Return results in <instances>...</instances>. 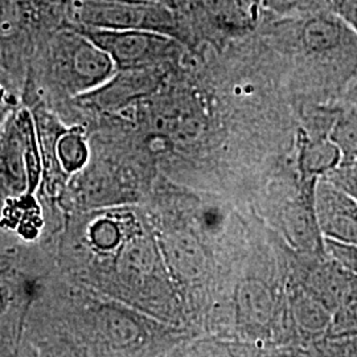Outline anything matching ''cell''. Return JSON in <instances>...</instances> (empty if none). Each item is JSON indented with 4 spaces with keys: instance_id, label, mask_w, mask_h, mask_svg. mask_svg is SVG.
I'll use <instances>...</instances> for the list:
<instances>
[{
    "instance_id": "1",
    "label": "cell",
    "mask_w": 357,
    "mask_h": 357,
    "mask_svg": "<svg viewBox=\"0 0 357 357\" xmlns=\"http://www.w3.org/2000/svg\"><path fill=\"white\" fill-rule=\"evenodd\" d=\"M281 20V38L321 78L337 86L356 75L357 35L331 10Z\"/></svg>"
},
{
    "instance_id": "2",
    "label": "cell",
    "mask_w": 357,
    "mask_h": 357,
    "mask_svg": "<svg viewBox=\"0 0 357 357\" xmlns=\"http://www.w3.org/2000/svg\"><path fill=\"white\" fill-rule=\"evenodd\" d=\"M69 24L93 29L149 31L187 43L192 32L184 13L150 0H70Z\"/></svg>"
},
{
    "instance_id": "3",
    "label": "cell",
    "mask_w": 357,
    "mask_h": 357,
    "mask_svg": "<svg viewBox=\"0 0 357 357\" xmlns=\"http://www.w3.org/2000/svg\"><path fill=\"white\" fill-rule=\"evenodd\" d=\"M77 28L106 52L119 70L163 64L178 53L181 44L176 38L149 31Z\"/></svg>"
},
{
    "instance_id": "4",
    "label": "cell",
    "mask_w": 357,
    "mask_h": 357,
    "mask_svg": "<svg viewBox=\"0 0 357 357\" xmlns=\"http://www.w3.org/2000/svg\"><path fill=\"white\" fill-rule=\"evenodd\" d=\"M54 35L52 52L56 64L73 88L90 89L110 79L115 69L113 60L84 32L69 24Z\"/></svg>"
},
{
    "instance_id": "5",
    "label": "cell",
    "mask_w": 357,
    "mask_h": 357,
    "mask_svg": "<svg viewBox=\"0 0 357 357\" xmlns=\"http://www.w3.org/2000/svg\"><path fill=\"white\" fill-rule=\"evenodd\" d=\"M314 211L323 238L357 245V202L324 178L314 187Z\"/></svg>"
},
{
    "instance_id": "6",
    "label": "cell",
    "mask_w": 357,
    "mask_h": 357,
    "mask_svg": "<svg viewBox=\"0 0 357 357\" xmlns=\"http://www.w3.org/2000/svg\"><path fill=\"white\" fill-rule=\"evenodd\" d=\"M206 20L225 35H243L259 26L262 0H197Z\"/></svg>"
},
{
    "instance_id": "7",
    "label": "cell",
    "mask_w": 357,
    "mask_h": 357,
    "mask_svg": "<svg viewBox=\"0 0 357 357\" xmlns=\"http://www.w3.org/2000/svg\"><path fill=\"white\" fill-rule=\"evenodd\" d=\"M236 305L245 324L264 328L274 319V295L266 283L258 280L241 282L236 293Z\"/></svg>"
},
{
    "instance_id": "8",
    "label": "cell",
    "mask_w": 357,
    "mask_h": 357,
    "mask_svg": "<svg viewBox=\"0 0 357 357\" xmlns=\"http://www.w3.org/2000/svg\"><path fill=\"white\" fill-rule=\"evenodd\" d=\"M298 162L305 178H318L331 171L342 160L339 149L327 137H311L301 132L298 137Z\"/></svg>"
},
{
    "instance_id": "9",
    "label": "cell",
    "mask_w": 357,
    "mask_h": 357,
    "mask_svg": "<svg viewBox=\"0 0 357 357\" xmlns=\"http://www.w3.org/2000/svg\"><path fill=\"white\" fill-rule=\"evenodd\" d=\"M163 249L174 270L183 278L196 280L204 274L206 255L200 243L188 233L167 236Z\"/></svg>"
},
{
    "instance_id": "10",
    "label": "cell",
    "mask_w": 357,
    "mask_h": 357,
    "mask_svg": "<svg viewBox=\"0 0 357 357\" xmlns=\"http://www.w3.org/2000/svg\"><path fill=\"white\" fill-rule=\"evenodd\" d=\"M332 311L305 289L295 290L290 301V319L301 332L308 336H324Z\"/></svg>"
},
{
    "instance_id": "11",
    "label": "cell",
    "mask_w": 357,
    "mask_h": 357,
    "mask_svg": "<svg viewBox=\"0 0 357 357\" xmlns=\"http://www.w3.org/2000/svg\"><path fill=\"white\" fill-rule=\"evenodd\" d=\"M327 138L339 149L342 160L357 158V103L332 110Z\"/></svg>"
},
{
    "instance_id": "12",
    "label": "cell",
    "mask_w": 357,
    "mask_h": 357,
    "mask_svg": "<svg viewBox=\"0 0 357 357\" xmlns=\"http://www.w3.org/2000/svg\"><path fill=\"white\" fill-rule=\"evenodd\" d=\"M155 261L153 246L144 240H134L122 249L118 268L130 280L142 281L153 273Z\"/></svg>"
},
{
    "instance_id": "13",
    "label": "cell",
    "mask_w": 357,
    "mask_h": 357,
    "mask_svg": "<svg viewBox=\"0 0 357 357\" xmlns=\"http://www.w3.org/2000/svg\"><path fill=\"white\" fill-rule=\"evenodd\" d=\"M101 330L107 342L118 349L131 348L141 340V327L126 314L107 310L101 317Z\"/></svg>"
},
{
    "instance_id": "14",
    "label": "cell",
    "mask_w": 357,
    "mask_h": 357,
    "mask_svg": "<svg viewBox=\"0 0 357 357\" xmlns=\"http://www.w3.org/2000/svg\"><path fill=\"white\" fill-rule=\"evenodd\" d=\"M354 337H357V289L332 311L331 320L323 340L339 342Z\"/></svg>"
},
{
    "instance_id": "15",
    "label": "cell",
    "mask_w": 357,
    "mask_h": 357,
    "mask_svg": "<svg viewBox=\"0 0 357 357\" xmlns=\"http://www.w3.org/2000/svg\"><path fill=\"white\" fill-rule=\"evenodd\" d=\"M265 11L280 19L301 17L327 10V0H262Z\"/></svg>"
},
{
    "instance_id": "16",
    "label": "cell",
    "mask_w": 357,
    "mask_h": 357,
    "mask_svg": "<svg viewBox=\"0 0 357 357\" xmlns=\"http://www.w3.org/2000/svg\"><path fill=\"white\" fill-rule=\"evenodd\" d=\"M57 155L61 166L66 171L73 172L85 165L88 150L84 139L76 132H68L57 143Z\"/></svg>"
},
{
    "instance_id": "17",
    "label": "cell",
    "mask_w": 357,
    "mask_h": 357,
    "mask_svg": "<svg viewBox=\"0 0 357 357\" xmlns=\"http://www.w3.org/2000/svg\"><path fill=\"white\" fill-rule=\"evenodd\" d=\"M328 180L335 187L345 192L357 202V158L349 160H340L326 175L320 176Z\"/></svg>"
},
{
    "instance_id": "18",
    "label": "cell",
    "mask_w": 357,
    "mask_h": 357,
    "mask_svg": "<svg viewBox=\"0 0 357 357\" xmlns=\"http://www.w3.org/2000/svg\"><path fill=\"white\" fill-rule=\"evenodd\" d=\"M90 237L94 245L106 250L115 248L121 238L116 225L107 220L96 222L90 229Z\"/></svg>"
},
{
    "instance_id": "19",
    "label": "cell",
    "mask_w": 357,
    "mask_h": 357,
    "mask_svg": "<svg viewBox=\"0 0 357 357\" xmlns=\"http://www.w3.org/2000/svg\"><path fill=\"white\" fill-rule=\"evenodd\" d=\"M327 6L357 35V0H327Z\"/></svg>"
},
{
    "instance_id": "20",
    "label": "cell",
    "mask_w": 357,
    "mask_h": 357,
    "mask_svg": "<svg viewBox=\"0 0 357 357\" xmlns=\"http://www.w3.org/2000/svg\"><path fill=\"white\" fill-rule=\"evenodd\" d=\"M26 20L28 17H38L44 13H50L56 8L61 0H17Z\"/></svg>"
},
{
    "instance_id": "21",
    "label": "cell",
    "mask_w": 357,
    "mask_h": 357,
    "mask_svg": "<svg viewBox=\"0 0 357 357\" xmlns=\"http://www.w3.org/2000/svg\"><path fill=\"white\" fill-rule=\"evenodd\" d=\"M150 1H156V3H162L167 7L175 10L180 13H187V10L191 7L192 1L193 0H150Z\"/></svg>"
},
{
    "instance_id": "22",
    "label": "cell",
    "mask_w": 357,
    "mask_h": 357,
    "mask_svg": "<svg viewBox=\"0 0 357 357\" xmlns=\"http://www.w3.org/2000/svg\"><path fill=\"white\" fill-rule=\"evenodd\" d=\"M169 139L163 135H153L149 141V147L153 153H165L168 150Z\"/></svg>"
}]
</instances>
